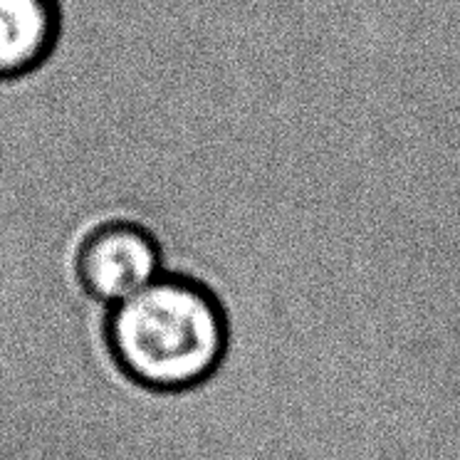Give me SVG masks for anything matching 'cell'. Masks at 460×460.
<instances>
[{
    "label": "cell",
    "mask_w": 460,
    "mask_h": 460,
    "mask_svg": "<svg viewBox=\"0 0 460 460\" xmlns=\"http://www.w3.org/2000/svg\"><path fill=\"white\" fill-rule=\"evenodd\" d=\"M62 28L60 0H0V84L40 72L60 45Z\"/></svg>",
    "instance_id": "3"
},
{
    "label": "cell",
    "mask_w": 460,
    "mask_h": 460,
    "mask_svg": "<svg viewBox=\"0 0 460 460\" xmlns=\"http://www.w3.org/2000/svg\"><path fill=\"white\" fill-rule=\"evenodd\" d=\"M110 340L134 381L161 391L190 389L210 379L228 357L230 320L206 285L161 275L111 307Z\"/></svg>",
    "instance_id": "1"
},
{
    "label": "cell",
    "mask_w": 460,
    "mask_h": 460,
    "mask_svg": "<svg viewBox=\"0 0 460 460\" xmlns=\"http://www.w3.org/2000/svg\"><path fill=\"white\" fill-rule=\"evenodd\" d=\"M164 275L159 243L129 220L92 233L80 251V278L92 297L110 307L134 297Z\"/></svg>",
    "instance_id": "2"
}]
</instances>
